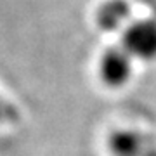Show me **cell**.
Wrapping results in <instances>:
<instances>
[{
	"instance_id": "5",
	"label": "cell",
	"mask_w": 156,
	"mask_h": 156,
	"mask_svg": "<svg viewBox=\"0 0 156 156\" xmlns=\"http://www.w3.org/2000/svg\"><path fill=\"white\" fill-rule=\"evenodd\" d=\"M11 113H12V108L7 106L4 101L0 99V125L7 120H11Z\"/></svg>"
},
{
	"instance_id": "2",
	"label": "cell",
	"mask_w": 156,
	"mask_h": 156,
	"mask_svg": "<svg viewBox=\"0 0 156 156\" xmlns=\"http://www.w3.org/2000/svg\"><path fill=\"white\" fill-rule=\"evenodd\" d=\"M134 57L127 52L125 47L108 49L99 62V73L102 82L109 87H122L132 76Z\"/></svg>"
},
{
	"instance_id": "6",
	"label": "cell",
	"mask_w": 156,
	"mask_h": 156,
	"mask_svg": "<svg viewBox=\"0 0 156 156\" xmlns=\"http://www.w3.org/2000/svg\"><path fill=\"white\" fill-rule=\"evenodd\" d=\"M135 156H156V149H153V147H146L144 151H140L139 154H135Z\"/></svg>"
},
{
	"instance_id": "1",
	"label": "cell",
	"mask_w": 156,
	"mask_h": 156,
	"mask_svg": "<svg viewBox=\"0 0 156 156\" xmlns=\"http://www.w3.org/2000/svg\"><path fill=\"white\" fill-rule=\"evenodd\" d=\"M123 47L135 59H156V19L132 21L123 31Z\"/></svg>"
},
{
	"instance_id": "3",
	"label": "cell",
	"mask_w": 156,
	"mask_h": 156,
	"mask_svg": "<svg viewBox=\"0 0 156 156\" xmlns=\"http://www.w3.org/2000/svg\"><path fill=\"white\" fill-rule=\"evenodd\" d=\"M130 17L132 9L127 0H109L97 12V21L106 31H125L130 24Z\"/></svg>"
},
{
	"instance_id": "4",
	"label": "cell",
	"mask_w": 156,
	"mask_h": 156,
	"mask_svg": "<svg viewBox=\"0 0 156 156\" xmlns=\"http://www.w3.org/2000/svg\"><path fill=\"white\" fill-rule=\"evenodd\" d=\"M109 147L115 156H135L146 147H149V144H147V139L139 132L120 130L116 134H113L109 140Z\"/></svg>"
}]
</instances>
